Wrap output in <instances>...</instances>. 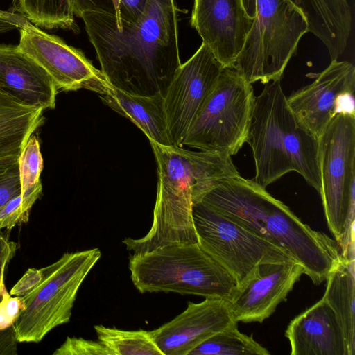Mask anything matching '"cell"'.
Masks as SVG:
<instances>
[{
    "label": "cell",
    "instance_id": "cell-1",
    "mask_svg": "<svg viewBox=\"0 0 355 355\" xmlns=\"http://www.w3.org/2000/svg\"><path fill=\"white\" fill-rule=\"evenodd\" d=\"M80 18L110 86L134 96L164 97L181 65L175 0H147L137 21L121 26L105 14Z\"/></svg>",
    "mask_w": 355,
    "mask_h": 355
},
{
    "label": "cell",
    "instance_id": "cell-2",
    "mask_svg": "<svg viewBox=\"0 0 355 355\" xmlns=\"http://www.w3.org/2000/svg\"><path fill=\"white\" fill-rule=\"evenodd\" d=\"M150 143L157 164V197L153 224L146 235L122 241L133 254L171 245L198 243L193 203L223 180L240 175L227 153Z\"/></svg>",
    "mask_w": 355,
    "mask_h": 355
},
{
    "label": "cell",
    "instance_id": "cell-3",
    "mask_svg": "<svg viewBox=\"0 0 355 355\" xmlns=\"http://www.w3.org/2000/svg\"><path fill=\"white\" fill-rule=\"evenodd\" d=\"M198 202L288 252L315 285L326 280L341 258L336 241L304 223L253 180L240 175L225 180Z\"/></svg>",
    "mask_w": 355,
    "mask_h": 355
},
{
    "label": "cell",
    "instance_id": "cell-4",
    "mask_svg": "<svg viewBox=\"0 0 355 355\" xmlns=\"http://www.w3.org/2000/svg\"><path fill=\"white\" fill-rule=\"evenodd\" d=\"M245 142L252 151V180L257 184L266 188L295 171L320 192L318 139L290 108L281 80L265 84L255 97Z\"/></svg>",
    "mask_w": 355,
    "mask_h": 355
},
{
    "label": "cell",
    "instance_id": "cell-5",
    "mask_svg": "<svg viewBox=\"0 0 355 355\" xmlns=\"http://www.w3.org/2000/svg\"><path fill=\"white\" fill-rule=\"evenodd\" d=\"M135 288L144 293H176L230 300L236 285L232 277L198 243L162 246L129 258Z\"/></svg>",
    "mask_w": 355,
    "mask_h": 355
},
{
    "label": "cell",
    "instance_id": "cell-6",
    "mask_svg": "<svg viewBox=\"0 0 355 355\" xmlns=\"http://www.w3.org/2000/svg\"><path fill=\"white\" fill-rule=\"evenodd\" d=\"M252 24L234 64L251 84L281 80L309 31L302 11L289 0H243Z\"/></svg>",
    "mask_w": 355,
    "mask_h": 355
},
{
    "label": "cell",
    "instance_id": "cell-7",
    "mask_svg": "<svg viewBox=\"0 0 355 355\" xmlns=\"http://www.w3.org/2000/svg\"><path fill=\"white\" fill-rule=\"evenodd\" d=\"M101 257L98 248L67 252L43 268L40 284L22 297L25 307L14 324L19 343H38L69 322L77 293Z\"/></svg>",
    "mask_w": 355,
    "mask_h": 355
},
{
    "label": "cell",
    "instance_id": "cell-8",
    "mask_svg": "<svg viewBox=\"0 0 355 355\" xmlns=\"http://www.w3.org/2000/svg\"><path fill=\"white\" fill-rule=\"evenodd\" d=\"M255 96L235 68H223L182 146L236 155L246 141Z\"/></svg>",
    "mask_w": 355,
    "mask_h": 355
},
{
    "label": "cell",
    "instance_id": "cell-9",
    "mask_svg": "<svg viewBox=\"0 0 355 355\" xmlns=\"http://www.w3.org/2000/svg\"><path fill=\"white\" fill-rule=\"evenodd\" d=\"M192 214L198 243L232 277L236 289L261 264L295 261L284 249L200 202L193 203Z\"/></svg>",
    "mask_w": 355,
    "mask_h": 355
},
{
    "label": "cell",
    "instance_id": "cell-10",
    "mask_svg": "<svg viewBox=\"0 0 355 355\" xmlns=\"http://www.w3.org/2000/svg\"><path fill=\"white\" fill-rule=\"evenodd\" d=\"M319 192L325 218L338 243L355 200V116L337 114L318 138Z\"/></svg>",
    "mask_w": 355,
    "mask_h": 355
},
{
    "label": "cell",
    "instance_id": "cell-11",
    "mask_svg": "<svg viewBox=\"0 0 355 355\" xmlns=\"http://www.w3.org/2000/svg\"><path fill=\"white\" fill-rule=\"evenodd\" d=\"M0 12L19 29L18 48L48 73L58 89L85 88L100 93L107 81L101 70L96 69L81 51L45 33L19 13Z\"/></svg>",
    "mask_w": 355,
    "mask_h": 355
},
{
    "label": "cell",
    "instance_id": "cell-12",
    "mask_svg": "<svg viewBox=\"0 0 355 355\" xmlns=\"http://www.w3.org/2000/svg\"><path fill=\"white\" fill-rule=\"evenodd\" d=\"M223 67L203 43L181 64L164 97L168 133L173 146L183 141L214 90Z\"/></svg>",
    "mask_w": 355,
    "mask_h": 355
},
{
    "label": "cell",
    "instance_id": "cell-13",
    "mask_svg": "<svg viewBox=\"0 0 355 355\" xmlns=\"http://www.w3.org/2000/svg\"><path fill=\"white\" fill-rule=\"evenodd\" d=\"M252 24L243 0H194L191 24L223 68L234 67Z\"/></svg>",
    "mask_w": 355,
    "mask_h": 355
},
{
    "label": "cell",
    "instance_id": "cell-14",
    "mask_svg": "<svg viewBox=\"0 0 355 355\" xmlns=\"http://www.w3.org/2000/svg\"><path fill=\"white\" fill-rule=\"evenodd\" d=\"M314 80L288 97L287 103L301 123L318 139L337 115L340 96L355 91V67L347 61H331Z\"/></svg>",
    "mask_w": 355,
    "mask_h": 355
},
{
    "label": "cell",
    "instance_id": "cell-15",
    "mask_svg": "<svg viewBox=\"0 0 355 355\" xmlns=\"http://www.w3.org/2000/svg\"><path fill=\"white\" fill-rule=\"evenodd\" d=\"M303 274V266L294 261L260 265L254 277L236 289L227 301L234 320L261 323L286 300Z\"/></svg>",
    "mask_w": 355,
    "mask_h": 355
},
{
    "label": "cell",
    "instance_id": "cell-16",
    "mask_svg": "<svg viewBox=\"0 0 355 355\" xmlns=\"http://www.w3.org/2000/svg\"><path fill=\"white\" fill-rule=\"evenodd\" d=\"M237 323L227 300L206 297L199 303L189 302L182 313L150 333L164 355H188L210 336Z\"/></svg>",
    "mask_w": 355,
    "mask_h": 355
},
{
    "label": "cell",
    "instance_id": "cell-17",
    "mask_svg": "<svg viewBox=\"0 0 355 355\" xmlns=\"http://www.w3.org/2000/svg\"><path fill=\"white\" fill-rule=\"evenodd\" d=\"M0 90L44 110L55 107L58 89L48 73L17 46L0 44Z\"/></svg>",
    "mask_w": 355,
    "mask_h": 355
},
{
    "label": "cell",
    "instance_id": "cell-18",
    "mask_svg": "<svg viewBox=\"0 0 355 355\" xmlns=\"http://www.w3.org/2000/svg\"><path fill=\"white\" fill-rule=\"evenodd\" d=\"M285 336L291 355H347L335 314L322 297L291 321Z\"/></svg>",
    "mask_w": 355,
    "mask_h": 355
},
{
    "label": "cell",
    "instance_id": "cell-19",
    "mask_svg": "<svg viewBox=\"0 0 355 355\" xmlns=\"http://www.w3.org/2000/svg\"><path fill=\"white\" fill-rule=\"evenodd\" d=\"M305 15L309 31L327 47L331 60L345 51L352 29L347 0H289Z\"/></svg>",
    "mask_w": 355,
    "mask_h": 355
},
{
    "label": "cell",
    "instance_id": "cell-20",
    "mask_svg": "<svg viewBox=\"0 0 355 355\" xmlns=\"http://www.w3.org/2000/svg\"><path fill=\"white\" fill-rule=\"evenodd\" d=\"M98 94L105 104L141 130L150 141L173 145L168 133L164 97L131 95L107 83Z\"/></svg>",
    "mask_w": 355,
    "mask_h": 355
},
{
    "label": "cell",
    "instance_id": "cell-21",
    "mask_svg": "<svg viewBox=\"0 0 355 355\" xmlns=\"http://www.w3.org/2000/svg\"><path fill=\"white\" fill-rule=\"evenodd\" d=\"M355 259L341 257L330 271L322 297L333 310L345 340L347 355H355Z\"/></svg>",
    "mask_w": 355,
    "mask_h": 355
},
{
    "label": "cell",
    "instance_id": "cell-22",
    "mask_svg": "<svg viewBox=\"0 0 355 355\" xmlns=\"http://www.w3.org/2000/svg\"><path fill=\"white\" fill-rule=\"evenodd\" d=\"M42 111L0 90V159L19 158L28 139L41 125Z\"/></svg>",
    "mask_w": 355,
    "mask_h": 355
},
{
    "label": "cell",
    "instance_id": "cell-23",
    "mask_svg": "<svg viewBox=\"0 0 355 355\" xmlns=\"http://www.w3.org/2000/svg\"><path fill=\"white\" fill-rule=\"evenodd\" d=\"M12 10L45 29L76 28L71 0H12Z\"/></svg>",
    "mask_w": 355,
    "mask_h": 355
},
{
    "label": "cell",
    "instance_id": "cell-24",
    "mask_svg": "<svg viewBox=\"0 0 355 355\" xmlns=\"http://www.w3.org/2000/svg\"><path fill=\"white\" fill-rule=\"evenodd\" d=\"M94 327L98 340L112 355H164L150 331H127L103 325Z\"/></svg>",
    "mask_w": 355,
    "mask_h": 355
},
{
    "label": "cell",
    "instance_id": "cell-25",
    "mask_svg": "<svg viewBox=\"0 0 355 355\" xmlns=\"http://www.w3.org/2000/svg\"><path fill=\"white\" fill-rule=\"evenodd\" d=\"M252 337L239 331L237 324L226 328L201 343L188 355H269Z\"/></svg>",
    "mask_w": 355,
    "mask_h": 355
},
{
    "label": "cell",
    "instance_id": "cell-26",
    "mask_svg": "<svg viewBox=\"0 0 355 355\" xmlns=\"http://www.w3.org/2000/svg\"><path fill=\"white\" fill-rule=\"evenodd\" d=\"M21 184V198L24 209L30 211L42 193L40 174L43 159L37 137L33 134L29 137L18 158Z\"/></svg>",
    "mask_w": 355,
    "mask_h": 355
},
{
    "label": "cell",
    "instance_id": "cell-27",
    "mask_svg": "<svg viewBox=\"0 0 355 355\" xmlns=\"http://www.w3.org/2000/svg\"><path fill=\"white\" fill-rule=\"evenodd\" d=\"M147 0H71L74 15L95 12L110 15L116 24L134 23L144 12Z\"/></svg>",
    "mask_w": 355,
    "mask_h": 355
},
{
    "label": "cell",
    "instance_id": "cell-28",
    "mask_svg": "<svg viewBox=\"0 0 355 355\" xmlns=\"http://www.w3.org/2000/svg\"><path fill=\"white\" fill-rule=\"evenodd\" d=\"M53 355H112V352L99 340L83 338L67 337Z\"/></svg>",
    "mask_w": 355,
    "mask_h": 355
},
{
    "label": "cell",
    "instance_id": "cell-29",
    "mask_svg": "<svg viewBox=\"0 0 355 355\" xmlns=\"http://www.w3.org/2000/svg\"><path fill=\"white\" fill-rule=\"evenodd\" d=\"M0 291V329H3L15 323L25 306L22 297H12L5 283L1 285Z\"/></svg>",
    "mask_w": 355,
    "mask_h": 355
},
{
    "label": "cell",
    "instance_id": "cell-30",
    "mask_svg": "<svg viewBox=\"0 0 355 355\" xmlns=\"http://www.w3.org/2000/svg\"><path fill=\"white\" fill-rule=\"evenodd\" d=\"M29 211L22 205L21 195L10 200L0 210V230L12 229L17 224L27 223Z\"/></svg>",
    "mask_w": 355,
    "mask_h": 355
},
{
    "label": "cell",
    "instance_id": "cell-31",
    "mask_svg": "<svg viewBox=\"0 0 355 355\" xmlns=\"http://www.w3.org/2000/svg\"><path fill=\"white\" fill-rule=\"evenodd\" d=\"M21 195L18 164L0 178V210L12 198Z\"/></svg>",
    "mask_w": 355,
    "mask_h": 355
},
{
    "label": "cell",
    "instance_id": "cell-32",
    "mask_svg": "<svg viewBox=\"0 0 355 355\" xmlns=\"http://www.w3.org/2000/svg\"><path fill=\"white\" fill-rule=\"evenodd\" d=\"M43 277V268L41 269L29 268L12 287L10 294L11 295L24 297L33 291L40 284Z\"/></svg>",
    "mask_w": 355,
    "mask_h": 355
},
{
    "label": "cell",
    "instance_id": "cell-33",
    "mask_svg": "<svg viewBox=\"0 0 355 355\" xmlns=\"http://www.w3.org/2000/svg\"><path fill=\"white\" fill-rule=\"evenodd\" d=\"M17 250V243L10 241L9 234L0 230V290L1 285L4 283L8 264L15 256Z\"/></svg>",
    "mask_w": 355,
    "mask_h": 355
},
{
    "label": "cell",
    "instance_id": "cell-34",
    "mask_svg": "<svg viewBox=\"0 0 355 355\" xmlns=\"http://www.w3.org/2000/svg\"><path fill=\"white\" fill-rule=\"evenodd\" d=\"M17 338L15 325L0 329V355L17 354Z\"/></svg>",
    "mask_w": 355,
    "mask_h": 355
},
{
    "label": "cell",
    "instance_id": "cell-35",
    "mask_svg": "<svg viewBox=\"0 0 355 355\" xmlns=\"http://www.w3.org/2000/svg\"><path fill=\"white\" fill-rule=\"evenodd\" d=\"M18 164V158L9 157L0 159V178L10 169Z\"/></svg>",
    "mask_w": 355,
    "mask_h": 355
},
{
    "label": "cell",
    "instance_id": "cell-36",
    "mask_svg": "<svg viewBox=\"0 0 355 355\" xmlns=\"http://www.w3.org/2000/svg\"><path fill=\"white\" fill-rule=\"evenodd\" d=\"M17 28L8 18L0 14V35Z\"/></svg>",
    "mask_w": 355,
    "mask_h": 355
}]
</instances>
